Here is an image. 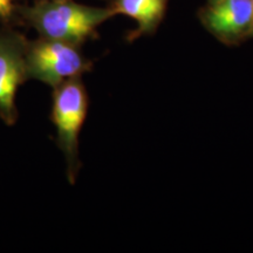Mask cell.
<instances>
[{
    "mask_svg": "<svg viewBox=\"0 0 253 253\" xmlns=\"http://www.w3.org/2000/svg\"><path fill=\"white\" fill-rule=\"evenodd\" d=\"M17 11L40 38L80 47L95 36L104 21L114 17L109 7H94L74 0H37Z\"/></svg>",
    "mask_w": 253,
    "mask_h": 253,
    "instance_id": "1",
    "label": "cell"
},
{
    "mask_svg": "<svg viewBox=\"0 0 253 253\" xmlns=\"http://www.w3.org/2000/svg\"><path fill=\"white\" fill-rule=\"evenodd\" d=\"M88 93L82 77H75L53 88L50 120L56 130V144L66 161V175L74 184L80 170L79 135L88 113Z\"/></svg>",
    "mask_w": 253,
    "mask_h": 253,
    "instance_id": "2",
    "label": "cell"
},
{
    "mask_svg": "<svg viewBox=\"0 0 253 253\" xmlns=\"http://www.w3.org/2000/svg\"><path fill=\"white\" fill-rule=\"evenodd\" d=\"M81 47L59 40L39 38L28 41L26 48L27 80H37L55 88L93 68V62L81 53Z\"/></svg>",
    "mask_w": 253,
    "mask_h": 253,
    "instance_id": "3",
    "label": "cell"
},
{
    "mask_svg": "<svg viewBox=\"0 0 253 253\" xmlns=\"http://www.w3.org/2000/svg\"><path fill=\"white\" fill-rule=\"evenodd\" d=\"M28 40L11 28L0 30V119L7 126L17 122L18 88L27 81L26 48Z\"/></svg>",
    "mask_w": 253,
    "mask_h": 253,
    "instance_id": "4",
    "label": "cell"
},
{
    "mask_svg": "<svg viewBox=\"0 0 253 253\" xmlns=\"http://www.w3.org/2000/svg\"><path fill=\"white\" fill-rule=\"evenodd\" d=\"M203 26L225 45L233 46L249 39L252 28L251 0H217L198 12Z\"/></svg>",
    "mask_w": 253,
    "mask_h": 253,
    "instance_id": "5",
    "label": "cell"
},
{
    "mask_svg": "<svg viewBox=\"0 0 253 253\" xmlns=\"http://www.w3.org/2000/svg\"><path fill=\"white\" fill-rule=\"evenodd\" d=\"M167 7L168 0H113L109 6L114 15L123 14L136 21V28L128 36L129 41L155 33Z\"/></svg>",
    "mask_w": 253,
    "mask_h": 253,
    "instance_id": "6",
    "label": "cell"
},
{
    "mask_svg": "<svg viewBox=\"0 0 253 253\" xmlns=\"http://www.w3.org/2000/svg\"><path fill=\"white\" fill-rule=\"evenodd\" d=\"M15 11L14 0H0V20L7 23Z\"/></svg>",
    "mask_w": 253,
    "mask_h": 253,
    "instance_id": "7",
    "label": "cell"
},
{
    "mask_svg": "<svg viewBox=\"0 0 253 253\" xmlns=\"http://www.w3.org/2000/svg\"><path fill=\"white\" fill-rule=\"evenodd\" d=\"M252 1V7H253V0H251ZM250 38H253V20H252V28H251V33H250Z\"/></svg>",
    "mask_w": 253,
    "mask_h": 253,
    "instance_id": "8",
    "label": "cell"
},
{
    "mask_svg": "<svg viewBox=\"0 0 253 253\" xmlns=\"http://www.w3.org/2000/svg\"><path fill=\"white\" fill-rule=\"evenodd\" d=\"M214 1H217V0H208V2H214Z\"/></svg>",
    "mask_w": 253,
    "mask_h": 253,
    "instance_id": "9",
    "label": "cell"
}]
</instances>
